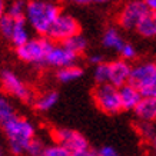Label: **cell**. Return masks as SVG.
<instances>
[{"mask_svg": "<svg viewBox=\"0 0 156 156\" xmlns=\"http://www.w3.org/2000/svg\"><path fill=\"white\" fill-rule=\"evenodd\" d=\"M93 79H95L96 85H103L109 83V66L108 62H103L98 66L93 67Z\"/></svg>", "mask_w": 156, "mask_h": 156, "instance_id": "obj_22", "label": "cell"}, {"mask_svg": "<svg viewBox=\"0 0 156 156\" xmlns=\"http://www.w3.org/2000/svg\"><path fill=\"white\" fill-rule=\"evenodd\" d=\"M52 139L53 142H56L59 145H62V146H65L66 149H69L72 153L90 147L85 135L80 133L79 130H75V129H70V128L53 129Z\"/></svg>", "mask_w": 156, "mask_h": 156, "instance_id": "obj_10", "label": "cell"}, {"mask_svg": "<svg viewBox=\"0 0 156 156\" xmlns=\"http://www.w3.org/2000/svg\"><path fill=\"white\" fill-rule=\"evenodd\" d=\"M63 44H65L66 48H69L70 50H73L75 53H77L79 56H80L82 53H85L86 49H87V40H86V37L82 33L76 34V36H73V37H70V39H67L66 42H63Z\"/></svg>", "mask_w": 156, "mask_h": 156, "instance_id": "obj_19", "label": "cell"}, {"mask_svg": "<svg viewBox=\"0 0 156 156\" xmlns=\"http://www.w3.org/2000/svg\"><path fill=\"white\" fill-rule=\"evenodd\" d=\"M120 92V100H122L123 110H135L139 102L142 100V93L137 89L136 86H133L132 83H126L122 87H119Z\"/></svg>", "mask_w": 156, "mask_h": 156, "instance_id": "obj_14", "label": "cell"}, {"mask_svg": "<svg viewBox=\"0 0 156 156\" xmlns=\"http://www.w3.org/2000/svg\"><path fill=\"white\" fill-rule=\"evenodd\" d=\"M135 118L140 122H156V98L143 96L135 110Z\"/></svg>", "mask_w": 156, "mask_h": 156, "instance_id": "obj_13", "label": "cell"}, {"mask_svg": "<svg viewBox=\"0 0 156 156\" xmlns=\"http://www.w3.org/2000/svg\"><path fill=\"white\" fill-rule=\"evenodd\" d=\"M125 43L126 42L123 40L122 34L119 33V30L116 27L105 29V32L102 33V44L106 49H110V50H115L119 53V50L123 48Z\"/></svg>", "mask_w": 156, "mask_h": 156, "instance_id": "obj_15", "label": "cell"}, {"mask_svg": "<svg viewBox=\"0 0 156 156\" xmlns=\"http://www.w3.org/2000/svg\"><path fill=\"white\" fill-rule=\"evenodd\" d=\"M0 30H2L3 37L7 39L14 49L26 44L32 39L30 37L32 29L29 27L24 17L16 19V17H12L9 14L3 13L0 17Z\"/></svg>", "mask_w": 156, "mask_h": 156, "instance_id": "obj_4", "label": "cell"}, {"mask_svg": "<svg viewBox=\"0 0 156 156\" xmlns=\"http://www.w3.org/2000/svg\"><path fill=\"white\" fill-rule=\"evenodd\" d=\"M92 99L96 108L106 115H116L123 110L119 87L110 83L96 85L92 90Z\"/></svg>", "mask_w": 156, "mask_h": 156, "instance_id": "obj_5", "label": "cell"}, {"mask_svg": "<svg viewBox=\"0 0 156 156\" xmlns=\"http://www.w3.org/2000/svg\"><path fill=\"white\" fill-rule=\"evenodd\" d=\"M98 155L99 156H119V153L112 146H102L98 151Z\"/></svg>", "mask_w": 156, "mask_h": 156, "instance_id": "obj_27", "label": "cell"}, {"mask_svg": "<svg viewBox=\"0 0 156 156\" xmlns=\"http://www.w3.org/2000/svg\"><path fill=\"white\" fill-rule=\"evenodd\" d=\"M87 62L95 67V66H98V65H100V63H103V62H106V60L103 59L102 55H90V56L87 57Z\"/></svg>", "mask_w": 156, "mask_h": 156, "instance_id": "obj_28", "label": "cell"}, {"mask_svg": "<svg viewBox=\"0 0 156 156\" xmlns=\"http://www.w3.org/2000/svg\"><path fill=\"white\" fill-rule=\"evenodd\" d=\"M129 83L136 86L142 96L156 98V62H143L135 65Z\"/></svg>", "mask_w": 156, "mask_h": 156, "instance_id": "obj_6", "label": "cell"}, {"mask_svg": "<svg viewBox=\"0 0 156 156\" xmlns=\"http://www.w3.org/2000/svg\"><path fill=\"white\" fill-rule=\"evenodd\" d=\"M43 156H73V153L65 146L53 142V143H48V146L43 152Z\"/></svg>", "mask_w": 156, "mask_h": 156, "instance_id": "obj_24", "label": "cell"}, {"mask_svg": "<svg viewBox=\"0 0 156 156\" xmlns=\"http://www.w3.org/2000/svg\"><path fill=\"white\" fill-rule=\"evenodd\" d=\"M95 3H99V5H103V3H108V2H110V0H93Z\"/></svg>", "mask_w": 156, "mask_h": 156, "instance_id": "obj_33", "label": "cell"}, {"mask_svg": "<svg viewBox=\"0 0 156 156\" xmlns=\"http://www.w3.org/2000/svg\"><path fill=\"white\" fill-rule=\"evenodd\" d=\"M16 115H17V112H16L14 105L10 102L9 98L2 96V98H0V122L2 123L6 122V120L12 119L13 116H16Z\"/></svg>", "mask_w": 156, "mask_h": 156, "instance_id": "obj_20", "label": "cell"}, {"mask_svg": "<svg viewBox=\"0 0 156 156\" xmlns=\"http://www.w3.org/2000/svg\"><path fill=\"white\" fill-rule=\"evenodd\" d=\"M152 146H153V149L156 152V133H155V136H153V139H152Z\"/></svg>", "mask_w": 156, "mask_h": 156, "instance_id": "obj_32", "label": "cell"}, {"mask_svg": "<svg viewBox=\"0 0 156 156\" xmlns=\"http://www.w3.org/2000/svg\"><path fill=\"white\" fill-rule=\"evenodd\" d=\"M145 3L147 5V7H149L151 12L156 13V0H145Z\"/></svg>", "mask_w": 156, "mask_h": 156, "instance_id": "obj_30", "label": "cell"}, {"mask_svg": "<svg viewBox=\"0 0 156 156\" xmlns=\"http://www.w3.org/2000/svg\"><path fill=\"white\" fill-rule=\"evenodd\" d=\"M73 156H99V155H98V151H93L92 147H87V149H83V151L75 152Z\"/></svg>", "mask_w": 156, "mask_h": 156, "instance_id": "obj_29", "label": "cell"}, {"mask_svg": "<svg viewBox=\"0 0 156 156\" xmlns=\"http://www.w3.org/2000/svg\"><path fill=\"white\" fill-rule=\"evenodd\" d=\"M151 10L145 3V0H130L120 7L118 13V23L125 30H136L137 24L140 23Z\"/></svg>", "mask_w": 156, "mask_h": 156, "instance_id": "obj_7", "label": "cell"}, {"mask_svg": "<svg viewBox=\"0 0 156 156\" xmlns=\"http://www.w3.org/2000/svg\"><path fill=\"white\" fill-rule=\"evenodd\" d=\"M70 3H75V5H87L90 2H93V0H69Z\"/></svg>", "mask_w": 156, "mask_h": 156, "instance_id": "obj_31", "label": "cell"}, {"mask_svg": "<svg viewBox=\"0 0 156 156\" xmlns=\"http://www.w3.org/2000/svg\"><path fill=\"white\" fill-rule=\"evenodd\" d=\"M26 6H27V3H24L23 0H12L6 6L5 13L12 16V17L20 19V17H24V14H26Z\"/></svg>", "mask_w": 156, "mask_h": 156, "instance_id": "obj_21", "label": "cell"}, {"mask_svg": "<svg viewBox=\"0 0 156 156\" xmlns=\"http://www.w3.org/2000/svg\"><path fill=\"white\" fill-rule=\"evenodd\" d=\"M2 87L9 96H12L13 99H17L20 102L29 103L33 99V92L20 79L19 75H16L13 70L5 69L2 70Z\"/></svg>", "mask_w": 156, "mask_h": 156, "instance_id": "obj_8", "label": "cell"}, {"mask_svg": "<svg viewBox=\"0 0 156 156\" xmlns=\"http://www.w3.org/2000/svg\"><path fill=\"white\" fill-rule=\"evenodd\" d=\"M136 129L140 136L145 137V139H151V140L153 139V136H155V133H156L155 129H153V125L151 122H140V120H137Z\"/></svg>", "mask_w": 156, "mask_h": 156, "instance_id": "obj_25", "label": "cell"}, {"mask_svg": "<svg viewBox=\"0 0 156 156\" xmlns=\"http://www.w3.org/2000/svg\"><path fill=\"white\" fill-rule=\"evenodd\" d=\"M60 13V7L50 0H30L26 6L24 19L34 33L48 36Z\"/></svg>", "mask_w": 156, "mask_h": 156, "instance_id": "obj_2", "label": "cell"}, {"mask_svg": "<svg viewBox=\"0 0 156 156\" xmlns=\"http://www.w3.org/2000/svg\"><path fill=\"white\" fill-rule=\"evenodd\" d=\"M79 33H80V24H79V22L72 14L62 12L60 16L53 23L48 37L56 43H63L66 42L67 39L73 37V36H76Z\"/></svg>", "mask_w": 156, "mask_h": 156, "instance_id": "obj_9", "label": "cell"}, {"mask_svg": "<svg viewBox=\"0 0 156 156\" xmlns=\"http://www.w3.org/2000/svg\"><path fill=\"white\" fill-rule=\"evenodd\" d=\"M48 146V143L43 140L42 137L36 136L30 142V145L27 146V151H26V155L27 156H43V152Z\"/></svg>", "mask_w": 156, "mask_h": 156, "instance_id": "obj_23", "label": "cell"}, {"mask_svg": "<svg viewBox=\"0 0 156 156\" xmlns=\"http://www.w3.org/2000/svg\"><path fill=\"white\" fill-rule=\"evenodd\" d=\"M59 102V93L56 90H48L42 95H39L36 99L33 100L34 108L37 109L39 112H49L52 110Z\"/></svg>", "mask_w": 156, "mask_h": 156, "instance_id": "obj_16", "label": "cell"}, {"mask_svg": "<svg viewBox=\"0 0 156 156\" xmlns=\"http://www.w3.org/2000/svg\"><path fill=\"white\" fill-rule=\"evenodd\" d=\"M119 55H120V59H125V60L129 62V60H132V59L136 57V49H135L133 44L126 42L123 44V48L119 50Z\"/></svg>", "mask_w": 156, "mask_h": 156, "instance_id": "obj_26", "label": "cell"}, {"mask_svg": "<svg viewBox=\"0 0 156 156\" xmlns=\"http://www.w3.org/2000/svg\"><path fill=\"white\" fill-rule=\"evenodd\" d=\"M109 66V83L122 87L123 85L129 83L130 75H132L133 66L125 59H116V60L108 62Z\"/></svg>", "mask_w": 156, "mask_h": 156, "instance_id": "obj_12", "label": "cell"}, {"mask_svg": "<svg viewBox=\"0 0 156 156\" xmlns=\"http://www.w3.org/2000/svg\"><path fill=\"white\" fill-rule=\"evenodd\" d=\"M9 151L13 156L26 155L27 146L36 137V128L27 118L16 115L2 123Z\"/></svg>", "mask_w": 156, "mask_h": 156, "instance_id": "obj_1", "label": "cell"}, {"mask_svg": "<svg viewBox=\"0 0 156 156\" xmlns=\"http://www.w3.org/2000/svg\"><path fill=\"white\" fill-rule=\"evenodd\" d=\"M53 40L48 36H37L32 37L26 44L16 49V56L17 59L27 65L33 66H43L46 65V59L53 46Z\"/></svg>", "mask_w": 156, "mask_h": 156, "instance_id": "obj_3", "label": "cell"}, {"mask_svg": "<svg viewBox=\"0 0 156 156\" xmlns=\"http://www.w3.org/2000/svg\"><path fill=\"white\" fill-rule=\"evenodd\" d=\"M136 32L142 37H147V39L156 37V13L151 12L147 14L146 17L137 24Z\"/></svg>", "mask_w": 156, "mask_h": 156, "instance_id": "obj_18", "label": "cell"}, {"mask_svg": "<svg viewBox=\"0 0 156 156\" xmlns=\"http://www.w3.org/2000/svg\"><path fill=\"white\" fill-rule=\"evenodd\" d=\"M79 59V55L66 48L63 43H53L52 49L48 55L46 59V66L56 67V69H62V67L72 66L76 65V62Z\"/></svg>", "mask_w": 156, "mask_h": 156, "instance_id": "obj_11", "label": "cell"}, {"mask_svg": "<svg viewBox=\"0 0 156 156\" xmlns=\"http://www.w3.org/2000/svg\"><path fill=\"white\" fill-rule=\"evenodd\" d=\"M82 75H83V69L79 65H72V66L62 67L56 70V79L60 83H72L80 79Z\"/></svg>", "mask_w": 156, "mask_h": 156, "instance_id": "obj_17", "label": "cell"}]
</instances>
